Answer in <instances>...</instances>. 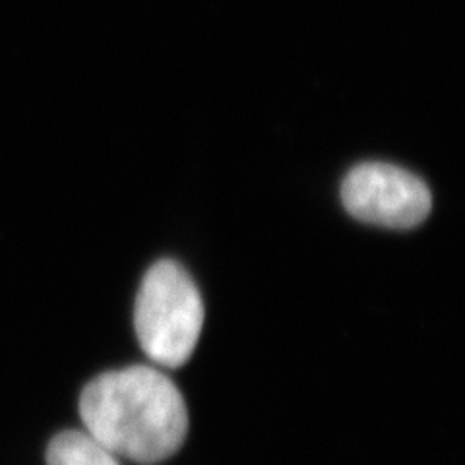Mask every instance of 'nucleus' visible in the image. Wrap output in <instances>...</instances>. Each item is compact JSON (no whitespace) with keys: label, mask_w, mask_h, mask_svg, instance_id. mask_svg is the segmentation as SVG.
Returning <instances> with one entry per match:
<instances>
[{"label":"nucleus","mask_w":465,"mask_h":465,"mask_svg":"<svg viewBox=\"0 0 465 465\" xmlns=\"http://www.w3.org/2000/svg\"><path fill=\"white\" fill-rule=\"evenodd\" d=\"M203 324L200 291L188 272L173 260L153 264L136 297V336L157 365L177 369L191 359Z\"/></svg>","instance_id":"2"},{"label":"nucleus","mask_w":465,"mask_h":465,"mask_svg":"<svg viewBox=\"0 0 465 465\" xmlns=\"http://www.w3.org/2000/svg\"><path fill=\"white\" fill-rule=\"evenodd\" d=\"M345 210L359 222L411 229L427 220L432 198L413 173L390 163H361L341 184Z\"/></svg>","instance_id":"3"},{"label":"nucleus","mask_w":465,"mask_h":465,"mask_svg":"<svg viewBox=\"0 0 465 465\" xmlns=\"http://www.w3.org/2000/svg\"><path fill=\"white\" fill-rule=\"evenodd\" d=\"M47 465H119V461L90 432L64 430L51 440Z\"/></svg>","instance_id":"4"},{"label":"nucleus","mask_w":465,"mask_h":465,"mask_svg":"<svg viewBox=\"0 0 465 465\" xmlns=\"http://www.w3.org/2000/svg\"><path fill=\"white\" fill-rule=\"evenodd\" d=\"M90 432L114 456L159 463L183 446L188 430L186 403L163 372L128 367L97 376L80 398Z\"/></svg>","instance_id":"1"}]
</instances>
